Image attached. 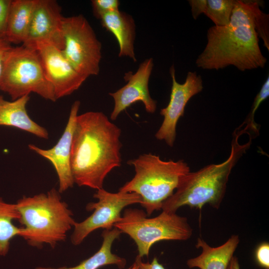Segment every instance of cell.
<instances>
[{
	"label": "cell",
	"mask_w": 269,
	"mask_h": 269,
	"mask_svg": "<svg viewBox=\"0 0 269 269\" xmlns=\"http://www.w3.org/2000/svg\"><path fill=\"white\" fill-rule=\"evenodd\" d=\"M135 260L137 262L138 269H165L164 267L160 264L156 258L154 257L151 263H144L141 260V258L136 257Z\"/></svg>",
	"instance_id": "27"
},
{
	"label": "cell",
	"mask_w": 269,
	"mask_h": 269,
	"mask_svg": "<svg viewBox=\"0 0 269 269\" xmlns=\"http://www.w3.org/2000/svg\"><path fill=\"white\" fill-rule=\"evenodd\" d=\"M99 19L102 26L116 38L119 46V56L128 57L135 62V24L133 17L119 10L105 14Z\"/></svg>",
	"instance_id": "16"
},
{
	"label": "cell",
	"mask_w": 269,
	"mask_h": 269,
	"mask_svg": "<svg viewBox=\"0 0 269 269\" xmlns=\"http://www.w3.org/2000/svg\"><path fill=\"white\" fill-rule=\"evenodd\" d=\"M91 4L94 15L100 19L105 14L119 10L120 2L118 0H92Z\"/></svg>",
	"instance_id": "23"
},
{
	"label": "cell",
	"mask_w": 269,
	"mask_h": 269,
	"mask_svg": "<svg viewBox=\"0 0 269 269\" xmlns=\"http://www.w3.org/2000/svg\"><path fill=\"white\" fill-rule=\"evenodd\" d=\"M15 205L22 226L20 237L33 247L47 244L54 248L65 240L76 223L72 211L54 188L46 193L24 196Z\"/></svg>",
	"instance_id": "4"
},
{
	"label": "cell",
	"mask_w": 269,
	"mask_h": 269,
	"mask_svg": "<svg viewBox=\"0 0 269 269\" xmlns=\"http://www.w3.org/2000/svg\"><path fill=\"white\" fill-rule=\"evenodd\" d=\"M11 0H0V34H5Z\"/></svg>",
	"instance_id": "25"
},
{
	"label": "cell",
	"mask_w": 269,
	"mask_h": 269,
	"mask_svg": "<svg viewBox=\"0 0 269 269\" xmlns=\"http://www.w3.org/2000/svg\"><path fill=\"white\" fill-rule=\"evenodd\" d=\"M34 48L39 55L45 75L53 88L56 100L72 94L86 80L73 68L61 50L47 44H38Z\"/></svg>",
	"instance_id": "12"
},
{
	"label": "cell",
	"mask_w": 269,
	"mask_h": 269,
	"mask_svg": "<svg viewBox=\"0 0 269 269\" xmlns=\"http://www.w3.org/2000/svg\"><path fill=\"white\" fill-rule=\"evenodd\" d=\"M127 163L134 167L133 178L119 188L123 192H134L140 196V205L148 216L161 210L163 203L174 193L190 171L183 160L164 161L158 155L144 153Z\"/></svg>",
	"instance_id": "5"
},
{
	"label": "cell",
	"mask_w": 269,
	"mask_h": 269,
	"mask_svg": "<svg viewBox=\"0 0 269 269\" xmlns=\"http://www.w3.org/2000/svg\"><path fill=\"white\" fill-rule=\"evenodd\" d=\"M235 0H189L192 15L196 19L205 14L216 26L229 24Z\"/></svg>",
	"instance_id": "20"
},
{
	"label": "cell",
	"mask_w": 269,
	"mask_h": 269,
	"mask_svg": "<svg viewBox=\"0 0 269 269\" xmlns=\"http://www.w3.org/2000/svg\"><path fill=\"white\" fill-rule=\"evenodd\" d=\"M80 106L79 101L73 103L64 132L52 148L44 149L33 144H28L30 150L49 160L53 166L58 178V190L60 193L72 187L75 184L71 168V151L74 128Z\"/></svg>",
	"instance_id": "14"
},
{
	"label": "cell",
	"mask_w": 269,
	"mask_h": 269,
	"mask_svg": "<svg viewBox=\"0 0 269 269\" xmlns=\"http://www.w3.org/2000/svg\"><path fill=\"white\" fill-rule=\"evenodd\" d=\"M93 197L96 202H90L86 205L88 211L93 213L81 222H76L71 236L73 245L81 244L92 232L100 228L110 230L122 217L121 212L126 207L142 202L140 195L134 192L111 193L103 188L98 189Z\"/></svg>",
	"instance_id": "9"
},
{
	"label": "cell",
	"mask_w": 269,
	"mask_h": 269,
	"mask_svg": "<svg viewBox=\"0 0 269 269\" xmlns=\"http://www.w3.org/2000/svg\"><path fill=\"white\" fill-rule=\"evenodd\" d=\"M256 259L260 266L269 269V244L267 242L261 244L256 251Z\"/></svg>",
	"instance_id": "24"
},
{
	"label": "cell",
	"mask_w": 269,
	"mask_h": 269,
	"mask_svg": "<svg viewBox=\"0 0 269 269\" xmlns=\"http://www.w3.org/2000/svg\"><path fill=\"white\" fill-rule=\"evenodd\" d=\"M170 74L172 78L170 100L167 106L160 110L163 120L155 136L157 139L164 140L168 146L172 147L176 139L178 121L183 116L189 100L202 91L203 85L201 76L195 71L188 72L183 84L177 82L173 65L170 68Z\"/></svg>",
	"instance_id": "10"
},
{
	"label": "cell",
	"mask_w": 269,
	"mask_h": 269,
	"mask_svg": "<svg viewBox=\"0 0 269 269\" xmlns=\"http://www.w3.org/2000/svg\"><path fill=\"white\" fill-rule=\"evenodd\" d=\"M142 210L128 208L114 227L128 235L135 243L138 257L148 256L151 246L163 240L185 241L192 235L187 218L162 211L147 218Z\"/></svg>",
	"instance_id": "6"
},
{
	"label": "cell",
	"mask_w": 269,
	"mask_h": 269,
	"mask_svg": "<svg viewBox=\"0 0 269 269\" xmlns=\"http://www.w3.org/2000/svg\"><path fill=\"white\" fill-rule=\"evenodd\" d=\"M269 14L258 1L235 0L230 20L224 26H213L207 32V44L197 58V67L216 70L230 65L241 71L264 68L267 58L259 38L269 50Z\"/></svg>",
	"instance_id": "1"
},
{
	"label": "cell",
	"mask_w": 269,
	"mask_h": 269,
	"mask_svg": "<svg viewBox=\"0 0 269 269\" xmlns=\"http://www.w3.org/2000/svg\"><path fill=\"white\" fill-rule=\"evenodd\" d=\"M269 96V76L262 85V87L255 98L254 102L251 107V112L247 118L241 126L245 127L241 131L244 133L249 132L254 133V135L259 134L258 126H257L254 121V116L257 110L261 104L266 100Z\"/></svg>",
	"instance_id": "22"
},
{
	"label": "cell",
	"mask_w": 269,
	"mask_h": 269,
	"mask_svg": "<svg viewBox=\"0 0 269 269\" xmlns=\"http://www.w3.org/2000/svg\"><path fill=\"white\" fill-rule=\"evenodd\" d=\"M12 47L5 34H0V76L7 55Z\"/></svg>",
	"instance_id": "26"
},
{
	"label": "cell",
	"mask_w": 269,
	"mask_h": 269,
	"mask_svg": "<svg viewBox=\"0 0 269 269\" xmlns=\"http://www.w3.org/2000/svg\"><path fill=\"white\" fill-rule=\"evenodd\" d=\"M122 232L114 227L110 230H104L102 233L103 242L100 249L93 256L84 260L76 266L59 268L37 267L35 269H98L104 266L116 265L119 269L124 268L127 261L112 252L113 242L118 239Z\"/></svg>",
	"instance_id": "18"
},
{
	"label": "cell",
	"mask_w": 269,
	"mask_h": 269,
	"mask_svg": "<svg viewBox=\"0 0 269 269\" xmlns=\"http://www.w3.org/2000/svg\"><path fill=\"white\" fill-rule=\"evenodd\" d=\"M239 242V236L233 235L223 245L212 247L204 240L198 238L196 247L201 248L202 252L198 256L188 260L187 265L189 268L227 269Z\"/></svg>",
	"instance_id": "17"
},
{
	"label": "cell",
	"mask_w": 269,
	"mask_h": 269,
	"mask_svg": "<svg viewBox=\"0 0 269 269\" xmlns=\"http://www.w3.org/2000/svg\"><path fill=\"white\" fill-rule=\"evenodd\" d=\"M127 269H138V264L136 260H135L134 264Z\"/></svg>",
	"instance_id": "29"
},
{
	"label": "cell",
	"mask_w": 269,
	"mask_h": 269,
	"mask_svg": "<svg viewBox=\"0 0 269 269\" xmlns=\"http://www.w3.org/2000/svg\"><path fill=\"white\" fill-rule=\"evenodd\" d=\"M121 132L103 112L77 115L71 151L74 183L97 190L103 188L108 174L121 165Z\"/></svg>",
	"instance_id": "2"
},
{
	"label": "cell",
	"mask_w": 269,
	"mask_h": 269,
	"mask_svg": "<svg viewBox=\"0 0 269 269\" xmlns=\"http://www.w3.org/2000/svg\"><path fill=\"white\" fill-rule=\"evenodd\" d=\"M35 3L36 0H11L5 33L11 44L23 43Z\"/></svg>",
	"instance_id": "19"
},
{
	"label": "cell",
	"mask_w": 269,
	"mask_h": 269,
	"mask_svg": "<svg viewBox=\"0 0 269 269\" xmlns=\"http://www.w3.org/2000/svg\"><path fill=\"white\" fill-rule=\"evenodd\" d=\"M0 90L12 101L31 93L52 102L57 100L36 49L23 44L13 47L7 54L0 76Z\"/></svg>",
	"instance_id": "7"
},
{
	"label": "cell",
	"mask_w": 269,
	"mask_h": 269,
	"mask_svg": "<svg viewBox=\"0 0 269 269\" xmlns=\"http://www.w3.org/2000/svg\"><path fill=\"white\" fill-rule=\"evenodd\" d=\"M227 269H241L238 259L236 257L234 256L233 257Z\"/></svg>",
	"instance_id": "28"
},
{
	"label": "cell",
	"mask_w": 269,
	"mask_h": 269,
	"mask_svg": "<svg viewBox=\"0 0 269 269\" xmlns=\"http://www.w3.org/2000/svg\"><path fill=\"white\" fill-rule=\"evenodd\" d=\"M153 67V59L149 58L141 62L133 73H125L124 79L127 83L123 87L109 94L114 102L110 115L112 121L116 120L120 114L136 102L143 103L145 111L150 114L156 109V101L150 96L148 82Z\"/></svg>",
	"instance_id": "13"
},
{
	"label": "cell",
	"mask_w": 269,
	"mask_h": 269,
	"mask_svg": "<svg viewBox=\"0 0 269 269\" xmlns=\"http://www.w3.org/2000/svg\"><path fill=\"white\" fill-rule=\"evenodd\" d=\"M29 95L8 101L0 95V126L16 128L36 136L48 139L47 130L33 121L29 116L26 105Z\"/></svg>",
	"instance_id": "15"
},
{
	"label": "cell",
	"mask_w": 269,
	"mask_h": 269,
	"mask_svg": "<svg viewBox=\"0 0 269 269\" xmlns=\"http://www.w3.org/2000/svg\"><path fill=\"white\" fill-rule=\"evenodd\" d=\"M61 51L73 68L86 78L99 74L102 44L82 14L63 17Z\"/></svg>",
	"instance_id": "8"
},
{
	"label": "cell",
	"mask_w": 269,
	"mask_h": 269,
	"mask_svg": "<svg viewBox=\"0 0 269 269\" xmlns=\"http://www.w3.org/2000/svg\"><path fill=\"white\" fill-rule=\"evenodd\" d=\"M20 214L15 204L5 202L0 197V256H4L8 252L11 240L16 236H20L21 227L13 223V220L20 218Z\"/></svg>",
	"instance_id": "21"
},
{
	"label": "cell",
	"mask_w": 269,
	"mask_h": 269,
	"mask_svg": "<svg viewBox=\"0 0 269 269\" xmlns=\"http://www.w3.org/2000/svg\"><path fill=\"white\" fill-rule=\"evenodd\" d=\"M241 134L236 130L234 131L230 153L226 160L186 174L175 192L163 203L161 210L176 213L182 206L201 209L206 204L218 209L223 200L232 169L251 144L250 137L248 142L243 144L239 143Z\"/></svg>",
	"instance_id": "3"
},
{
	"label": "cell",
	"mask_w": 269,
	"mask_h": 269,
	"mask_svg": "<svg viewBox=\"0 0 269 269\" xmlns=\"http://www.w3.org/2000/svg\"><path fill=\"white\" fill-rule=\"evenodd\" d=\"M61 7L54 0H36L29 27L22 44L34 48L47 44L62 50L64 47Z\"/></svg>",
	"instance_id": "11"
}]
</instances>
